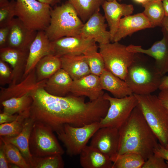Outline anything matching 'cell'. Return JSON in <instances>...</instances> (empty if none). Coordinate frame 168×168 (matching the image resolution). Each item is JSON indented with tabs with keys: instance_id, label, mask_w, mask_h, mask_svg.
Here are the masks:
<instances>
[{
	"instance_id": "obj_1",
	"label": "cell",
	"mask_w": 168,
	"mask_h": 168,
	"mask_svg": "<svg viewBox=\"0 0 168 168\" xmlns=\"http://www.w3.org/2000/svg\"><path fill=\"white\" fill-rule=\"evenodd\" d=\"M31 96L33 102L29 117L34 121L50 126L56 133L65 124L81 127L100 122L106 114L110 106L109 102L103 96L86 102L83 96L51 95L44 87L37 89Z\"/></svg>"
},
{
	"instance_id": "obj_2",
	"label": "cell",
	"mask_w": 168,
	"mask_h": 168,
	"mask_svg": "<svg viewBox=\"0 0 168 168\" xmlns=\"http://www.w3.org/2000/svg\"><path fill=\"white\" fill-rule=\"evenodd\" d=\"M119 142L117 154L138 153L146 161L154 154L158 139L146 121L138 105L119 129Z\"/></svg>"
},
{
	"instance_id": "obj_3",
	"label": "cell",
	"mask_w": 168,
	"mask_h": 168,
	"mask_svg": "<svg viewBox=\"0 0 168 168\" xmlns=\"http://www.w3.org/2000/svg\"><path fill=\"white\" fill-rule=\"evenodd\" d=\"M84 24L67 1L51 9L49 24L45 31L51 41L64 37L79 36Z\"/></svg>"
},
{
	"instance_id": "obj_4",
	"label": "cell",
	"mask_w": 168,
	"mask_h": 168,
	"mask_svg": "<svg viewBox=\"0 0 168 168\" xmlns=\"http://www.w3.org/2000/svg\"><path fill=\"white\" fill-rule=\"evenodd\" d=\"M129 67L124 81L133 94L147 95L159 89L162 76L154 62L151 64L142 59L137 53Z\"/></svg>"
},
{
	"instance_id": "obj_5",
	"label": "cell",
	"mask_w": 168,
	"mask_h": 168,
	"mask_svg": "<svg viewBox=\"0 0 168 168\" xmlns=\"http://www.w3.org/2000/svg\"><path fill=\"white\" fill-rule=\"evenodd\" d=\"M134 94L147 123L159 143L165 147L168 144V110L157 96Z\"/></svg>"
},
{
	"instance_id": "obj_6",
	"label": "cell",
	"mask_w": 168,
	"mask_h": 168,
	"mask_svg": "<svg viewBox=\"0 0 168 168\" xmlns=\"http://www.w3.org/2000/svg\"><path fill=\"white\" fill-rule=\"evenodd\" d=\"M50 6L37 0H16V16L28 29L45 31L50 23Z\"/></svg>"
},
{
	"instance_id": "obj_7",
	"label": "cell",
	"mask_w": 168,
	"mask_h": 168,
	"mask_svg": "<svg viewBox=\"0 0 168 168\" xmlns=\"http://www.w3.org/2000/svg\"><path fill=\"white\" fill-rule=\"evenodd\" d=\"M99 48L105 69L124 80L128 68L138 54L129 51L127 46L119 42L100 44Z\"/></svg>"
},
{
	"instance_id": "obj_8",
	"label": "cell",
	"mask_w": 168,
	"mask_h": 168,
	"mask_svg": "<svg viewBox=\"0 0 168 168\" xmlns=\"http://www.w3.org/2000/svg\"><path fill=\"white\" fill-rule=\"evenodd\" d=\"M54 132L48 125L34 121L29 140L30 152L33 157L64 154V151Z\"/></svg>"
},
{
	"instance_id": "obj_9",
	"label": "cell",
	"mask_w": 168,
	"mask_h": 168,
	"mask_svg": "<svg viewBox=\"0 0 168 168\" xmlns=\"http://www.w3.org/2000/svg\"><path fill=\"white\" fill-rule=\"evenodd\" d=\"M100 128L99 122L81 127L65 124L56 133L58 139L65 147L67 154L72 156L80 154L89 140Z\"/></svg>"
},
{
	"instance_id": "obj_10",
	"label": "cell",
	"mask_w": 168,
	"mask_h": 168,
	"mask_svg": "<svg viewBox=\"0 0 168 168\" xmlns=\"http://www.w3.org/2000/svg\"><path fill=\"white\" fill-rule=\"evenodd\" d=\"M103 97L109 101L110 105L106 114L99 122L100 128L110 127L119 129L138 105V100L134 94L118 98L105 93Z\"/></svg>"
},
{
	"instance_id": "obj_11",
	"label": "cell",
	"mask_w": 168,
	"mask_h": 168,
	"mask_svg": "<svg viewBox=\"0 0 168 168\" xmlns=\"http://www.w3.org/2000/svg\"><path fill=\"white\" fill-rule=\"evenodd\" d=\"M52 54L58 57L67 54H84L92 50L97 49L93 39L81 36L64 37L51 41Z\"/></svg>"
},
{
	"instance_id": "obj_12",
	"label": "cell",
	"mask_w": 168,
	"mask_h": 168,
	"mask_svg": "<svg viewBox=\"0 0 168 168\" xmlns=\"http://www.w3.org/2000/svg\"><path fill=\"white\" fill-rule=\"evenodd\" d=\"M162 32V39L156 41L148 49H144L140 46L130 44L127 46V49L131 52L145 54L153 58L156 68L163 76L168 72V35L163 27Z\"/></svg>"
},
{
	"instance_id": "obj_13",
	"label": "cell",
	"mask_w": 168,
	"mask_h": 168,
	"mask_svg": "<svg viewBox=\"0 0 168 168\" xmlns=\"http://www.w3.org/2000/svg\"><path fill=\"white\" fill-rule=\"evenodd\" d=\"M119 142V129L110 127L100 128L91 138L90 146L109 157L118 154Z\"/></svg>"
},
{
	"instance_id": "obj_14",
	"label": "cell",
	"mask_w": 168,
	"mask_h": 168,
	"mask_svg": "<svg viewBox=\"0 0 168 168\" xmlns=\"http://www.w3.org/2000/svg\"><path fill=\"white\" fill-rule=\"evenodd\" d=\"M105 16L98 11L93 14L84 24L80 36L93 39L100 44H105L111 41V36L107 30Z\"/></svg>"
},
{
	"instance_id": "obj_15",
	"label": "cell",
	"mask_w": 168,
	"mask_h": 168,
	"mask_svg": "<svg viewBox=\"0 0 168 168\" xmlns=\"http://www.w3.org/2000/svg\"><path fill=\"white\" fill-rule=\"evenodd\" d=\"M47 80L38 81L35 68L19 82L6 88L1 87L0 102L11 98L32 94L38 88L44 87Z\"/></svg>"
},
{
	"instance_id": "obj_16",
	"label": "cell",
	"mask_w": 168,
	"mask_h": 168,
	"mask_svg": "<svg viewBox=\"0 0 168 168\" xmlns=\"http://www.w3.org/2000/svg\"><path fill=\"white\" fill-rule=\"evenodd\" d=\"M50 54H52L51 41L45 31H38L29 48L22 79L35 68L37 63L42 58Z\"/></svg>"
},
{
	"instance_id": "obj_17",
	"label": "cell",
	"mask_w": 168,
	"mask_h": 168,
	"mask_svg": "<svg viewBox=\"0 0 168 168\" xmlns=\"http://www.w3.org/2000/svg\"><path fill=\"white\" fill-rule=\"evenodd\" d=\"M10 26L7 47L29 51L30 45L35 38L37 31L27 28L18 18H14Z\"/></svg>"
},
{
	"instance_id": "obj_18",
	"label": "cell",
	"mask_w": 168,
	"mask_h": 168,
	"mask_svg": "<svg viewBox=\"0 0 168 168\" xmlns=\"http://www.w3.org/2000/svg\"><path fill=\"white\" fill-rule=\"evenodd\" d=\"M29 52L8 47L0 49V59L12 67L13 78L9 85L16 84L22 80Z\"/></svg>"
},
{
	"instance_id": "obj_19",
	"label": "cell",
	"mask_w": 168,
	"mask_h": 168,
	"mask_svg": "<svg viewBox=\"0 0 168 168\" xmlns=\"http://www.w3.org/2000/svg\"><path fill=\"white\" fill-rule=\"evenodd\" d=\"M102 7L110 28L111 41L113 42L122 17L131 15L133 12L134 7L132 4L119 3L117 0L111 1L105 0Z\"/></svg>"
},
{
	"instance_id": "obj_20",
	"label": "cell",
	"mask_w": 168,
	"mask_h": 168,
	"mask_svg": "<svg viewBox=\"0 0 168 168\" xmlns=\"http://www.w3.org/2000/svg\"><path fill=\"white\" fill-rule=\"evenodd\" d=\"M99 76L90 74L80 79L73 80L70 93L77 96H86L92 101L104 94Z\"/></svg>"
},
{
	"instance_id": "obj_21",
	"label": "cell",
	"mask_w": 168,
	"mask_h": 168,
	"mask_svg": "<svg viewBox=\"0 0 168 168\" xmlns=\"http://www.w3.org/2000/svg\"><path fill=\"white\" fill-rule=\"evenodd\" d=\"M152 28L143 12L122 18L112 42H119L123 38L139 30Z\"/></svg>"
},
{
	"instance_id": "obj_22",
	"label": "cell",
	"mask_w": 168,
	"mask_h": 168,
	"mask_svg": "<svg viewBox=\"0 0 168 168\" xmlns=\"http://www.w3.org/2000/svg\"><path fill=\"white\" fill-rule=\"evenodd\" d=\"M61 68L73 80L91 74L90 70L83 54H67L60 57Z\"/></svg>"
},
{
	"instance_id": "obj_23",
	"label": "cell",
	"mask_w": 168,
	"mask_h": 168,
	"mask_svg": "<svg viewBox=\"0 0 168 168\" xmlns=\"http://www.w3.org/2000/svg\"><path fill=\"white\" fill-rule=\"evenodd\" d=\"M73 81L68 74L61 68L47 80L44 88L51 95L65 96L70 93Z\"/></svg>"
},
{
	"instance_id": "obj_24",
	"label": "cell",
	"mask_w": 168,
	"mask_h": 168,
	"mask_svg": "<svg viewBox=\"0 0 168 168\" xmlns=\"http://www.w3.org/2000/svg\"><path fill=\"white\" fill-rule=\"evenodd\" d=\"M102 89L114 97L121 98L133 94L125 82L105 69L99 76Z\"/></svg>"
},
{
	"instance_id": "obj_25",
	"label": "cell",
	"mask_w": 168,
	"mask_h": 168,
	"mask_svg": "<svg viewBox=\"0 0 168 168\" xmlns=\"http://www.w3.org/2000/svg\"><path fill=\"white\" fill-rule=\"evenodd\" d=\"M80 155V163L83 168H112L111 158L97 149L86 145Z\"/></svg>"
},
{
	"instance_id": "obj_26",
	"label": "cell",
	"mask_w": 168,
	"mask_h": 168,
	"mask_svg": "<svg viewBox=\"0 0 168 168\" xmlns=\"http://www.w3.org/2000/svg\"><path fill=\"white\" fill-rule=\"evenodd\" d=\"M34 123L33 119L30 117H28L25 119L22 129L18 135L13 137H2L19 150L31 168L33 156L30 152L29 140Z\"/></svg>"
},
{
	"instance_id": "obj_27",
	"label": "cell",
	"mask_w": 168,
	"mask_h": 168,
	"mask_svg": "<svg viewBox=\"0 0 168 168\" xmlns=\"http://www.w3.org/2000/svg\"><path fill=\"white\" fill-rule=\"evenodd\" d=\"M33 102L31 94L11 98L1 102L3 112L10 114H25L29 116Z\"/></svg>"
},
{
	"instance_id": "obj_28",
	"label": "cell",
	"mask_w": 168,
	"mask_h": 168,
	"mask_svg": "<svg viewBox=\"0 0 168 168\" xmlns=\"http://www.w3.org/2000/svg\"><path fill=\"white\" fill-rule=\"evenodd\" d=\"M61 68L59 57L52 54L44 56L38 62L35 68L37 80L40 81L48 79Z\"/></svg>"
},
{
	"instance_id": "obj_29",
	"label": "cell",
	"mask_w": 168,
	"mask_h": 168,
	"mask_svg": "<svg viewBox=\"0 0 168 168\" xmlns=\"http://www.w3.org/2000/svg\"><path fill=\"white\" fill-rule=\"evenodd\" d=\"M142 6L144 8L142 12L148 20L152 28L162 27L165 17L162 0H149Z\"/></svg>"
},
{
	"instance_id": "obj_30",
	"label": "cell",
	"mask_w": 168,
	"mask_h": 168,
	"mask_svg": "<svg viewBox=\"0 0 168 168\" xmlns=\"http://www.w3.org/2000/svg\"><path fill=\"white\" fill-rule=\"evenodd\" d=\"M74 7L84 23L95 13L100 11L105 0H67Z\"/></svg>"
},
{
	"instance_id": "obj_31",
	"label": "cell",
	"mask_w": 168,
	"mask_h": 168,
	"mask_svg": "<svg viewBox=\"0 0 168 168\" xmlns=\"http://www.w3.org/2000/svg\"><path fill=\"white\" fill-rule=\"evenodd\" d=\"M111 160L112 168H142L145 161L142 156L134 152L117 154Z\"/></svg>"
},
{
	"instance_id": "obj_32",
	"label": "cell",
	"mask_w": 168,
	"mask_h": 168,
	"mask_svg": "<svg viewBox=\"0 0 168 168\" xmlns=\"http://www.w3.org/2000/svg\"><path fill=\"white\" fill-rule=\"evenodd\" d=\"M0 142L9 162L20 168H31L19 150L14 145L0 137Z\"/></svg>"
},
{
	"instance_id": "obj_33",
	"label": "cell",
	"mask_w": 168,
	"mask_h": 168,
	"mask_svg": "<svg viewBox=\"0 0 168 168\" xmlns=\"http://www.w3.org/2000/svg\"><path fill=\"white\" fill-rule=\"evenodd\" d=\"M29 117V116L27 114H18L15 120L0 124V137H13L18 135L22 129L25 119Z\"/></svg>"
},
{
	"instance_id": "obj_34",
	"label": "cell",
	"mask_w": 168,
	"mask_h": 168,
	"mask_svg": "<svg viewBox=\"0 0 168 168\" xmlns=\"http://www.w3.org/2000/svg\"><path fill=\"white\" fill-rule=\"evenodd\" d=\"M59 154L46 156L36 157H33L31 168H63L64 162Z\"/></svg>"
},
{
	"instance_id": "obj_35",
	"label": "cell",
	"mask_w": 168,
	"mask_h": 168,
	"mask_svg": "<svg viewBox=\"0 0 168 168\" xmlns=\"http://www.w3.org/2000/svg\"><path fill=\"white\" fill-rule=\"evenodd\" d=\"M91 74L100 76L105 69L103 58L97 49L90 50L84 54Z\"/></svg>"
},
{
	"instance_id": "obj_36",
	"label": "cell",
	"mask_w": 168,
	"mask_h": 168,
	"mask_svg": "<svg viewBox=\"0 0 168 168\" xmlns=\"http://www.w3.org/2000/svg\"><path fill=\"white\" fill-rule=\"evenodd\" d=\"M15 16L16 1L12 0L8 4L0 7V27L9 25Z\"/></svg>"
},
{
	"instance_id": "obj_37",
	"label": "cell",
	"mask_w": 168,
	"mask_h": 168,
	"mask_svg": "<svg viewBox=\"0 0 168 168\" xmlns=\"http://www.w3.org/2000/svg\"><path fill=\"white\" fill-rule=\"evenodd\" d=\"M160 156L155 154L145 161L142 168H168V163Z\"/></svg>"
},
{
	"instance_id": "obj_38",
	"label": "cell",
	"mask_w": 168,
	"mask_h": 168,
	"mask_svg": "<svg viewBox=\"0 0 168 168\" xmlns=\"http://www.w3.org/2000/svg\"><path fill=\"white\" fill-rule=\"evenodd\" d=\"M13 78L12 70L7 63L0 59V84L4 86L10 84Z\"/></svg>"
},
{
	"instance_id": "obj_39",
	"label": "cell",
	"mask_w": 168,
	"mask_h": 168,
	"mask_svg": "<svg viewBox=\"0 0 168 168\" xmlns=\"http://www.w3.org/2000/svg\"><path fill=\"white\" fill-rule=\"evenodd\" d=\"M10 29V25L0 27V49L7 46Z\"/></svg>"
},
{
	"instance_id": "obj_40",
	"label": "cell",
	"mask_w": 168,
	"mask_h": 168,
	"mask_svg": "<svg viewBox=\"0 0 168 168\" xmlns=\"http://www.w3.org/2000/svg\"><path fill=\"white\" fill-rule=\"evenodd\" d=\"M12 164L8 161L2 143L0 142V168H11Z\"/></svg>"
},
{
	"instance_id": "obj_41",
	"label": "cell",
	"mask_w": 168,
	"mask_h": 168,
	"mask_svg": "<svg viewBox=\"0 0 168 168\" xmlns=\"http://www.w3.org/2000/svg\"><path fill=\"white\" fill-rule=\"evenodd\" d=\"M18 114H10L3 112L0 114V124L9 123L16 120Z\"/></svg>"
},
{
	"instance_id": "obj_42",
	"label": "cell",
	"mask_w": 168,
	"mask_h": 168,
	"mask_svg": "<svg viewBox=\"0 0 168 168\" xmlns=\"http://www.w3.org/2000/svg\"><path fill=\"white\" fill-rule=\"evenodd\" d=\"M154 153L160 156L165 160L168 161V150L161 145L159 143L155 149Z\"/></svg>"
},
{
	"instance_id": "obj_43",
	"label": "cell",
	"mask_w": 168,
	"mask_h": 168,
	"mask_svg": "<svg viewBox=\"0 0 168 168\" xmlns=\"http://www.w3.org/2000/svg\"><path fill=\"white\" fill-rule=\"evenodd\" d=\"M160 91L157 96L163 105L168 110V88Z\"/></svg>"
},
{
	"instance_id": "obj_44",
	"label": "cell",
	"mask_w": 168,
	"mask_h": 168,
	"mask_svg": "<svg viewBox=\"0 0 168 168\" xmlns=\"http://www.w3.org/2000/svg\"><path fill=\"white\" fill-rule=\"evenodd\" d=\"M168 88V75L163 76L162 78L159 89L161 90Z\"/></svg>"
},
{
	"instance_id": "obj_45",
	"label": "cell",
	"mask_w": 168,
	"mask_h": 168,
	"mask_svg": "<svg viewBox=\"0 0 168 168\" xmlns=\"http://www.w3.org/2000/svg\"><path fill=\"white\" fill-rule=\"evenodd\" d=\"M162 27L166 30L168 35V17L165 16L163 21Z\"/></svg>"
},
{
	"instance_id": "obj_46",
	"label": "cell",
	"mask_w": 168,
	"mask_h": 168,
	"mask_svg": "<svg viewBox=\"0 0 168 168\" xmlns=\"http://www.w3.org/2000/svg\"><path fill=\"white\" fill-rule=\"evenodd\" d=\"M165 16L168 17V0H162Z\"/></svg>"
},
{
	"instance_id": "obj_47",
	"label": "cell",
	"mask_w": 168,
	"mask_h": 168,
	"mask_svg": "<svg viewBox=\"0 0 168 168\" xmlns=\"http://www.w3.org/2000/svg\"><path fill=\"white\" fill-rule=\"evenodd\" d=\"M43 3L49 4L50 5H53L56 3L58 0H37Z\"/></svg>"
},
{
	"instance_id": "obj_48",
	"label": "cell",
	"mask_w": 168,
	"mask_h": 168,
	"mask_svg": "<svg viewBox=\"0 0 168 168\" xmlns=\"http://www.w3.org/2000/svg\"><path fill=\"white\" fill-rule=\"evenodd\" d=\"M10 2L8 0H0V7L8 4Z\"/></svg>"
},
{
	"instance_id": "obj_49",
	"label": "cell",
	"mask_w": 168,
	"mask_h": 168,
	"mask_svg": "<svg viewBox=\"0 0 168 168\" xmlns=\"http://www.w3.org/2000/svg\"><path fill=\"white\" fill-rule=\"evenodd\" d=\"M149 0H133L136 2L141 3L142 4H144Z\"/></svg>"
},
{
	"instance_id": "obj_50",
	"label": "cell",
	"mask_w": 168,
	"mask_h": 168,
	"mask_svg": "<svg viewBox=\"0 0 168 168\" xmlns=\"http://www.w3.org/2000/svg\"><path fill=\"white\" fill-rule=\"evenodd\" d=\"M166 149L168 150V144L166 146V147H165Z\"/></svg>"
},
{
	"instance_id": "obj_51",
	"label": "cell",
	"mask_w": 168,
	"mask_h": 168,
	"mask_svg": "<svg viewBox=\"0 0 168 168\" xmlns=\"http://www.w3.org/2000/svg\"><path fill=\"white\" fill-rule=\"evenodd\" d=\"M106 0L108 1H113V0Z\"/></svg>"
},
{
	"instance_id": "obj_52",
	"label": "cell",
	"mask_w": 168,
	"mask_h": 168,
	"mask_svg": "<svg viewBox=\"0 0 168 168\" xmlns=\"http://www.w3.org/2000/svg\"><path fill=\"white\" fill-rule=\"evenodd\" d=\"M118 0L120 2V1H122V0Z\"/></svg>"
},
{
	"instance_id": "obj_53",
	"label": "cell",
	"mask_w": 168,
	"mask_h": 168,
	"mask_svg": "<svg viewBox=\"0 0 168 168\" xmlns=\"http://www.w3.org/2000/svg\"></svg>"
}]
</instances>
